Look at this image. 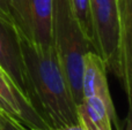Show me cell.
<instances>
[{"label":"cell","mask_w":132,"mask_h":130,"mask_svg":"<svg viewBox=\"0 0 132 130\" xmlns=\"http://www.w3.org/2000/svg\"><path fill=\"white\" fill-rule=\"evenodd\" d=\"M82 94L84 98L97 97L104 103L111 123H115L117 130L122 128L118 121L116 110L112 103L107 78V66L103 59L94 51H89L84 57L82 69Z\"/></svg>","instance_id":"obj_6"},{"label":"cell","mask_w":132,"mask_h":130,"mask_svg":"<svg viewBox=\"0 0 132 130\" xmlns=\"http://www.w3.org/2000/svg\"><path fill=\"white\" fill-rule=\"evenodd\" d=\"M0 130H5V124L0 121Z\"/></svg>","instance_id":"obj_12"},{"label":"cell","mask_w":132,"mask_h":130,"mask_svg":"<svg viewBox=\"0 0 132 130\" xmlns=\"http://www.w3.org/2000/svg\"><path fill=\"white\" fill-rule=\"evenodd\" d=\"M28 100L51 130L79 123L77 105L53 46H38L20 36Z\"/></svg>","instance_id":"obj_1"},{"label":"cell","mask_w":132,"mask_h":130,"mask_svg":"<svg viewBox=\"0 0 132 130\" xmlns=\"http://www.w3.org/2000/svg\"><path fill=\"white\" fill-rule=\"evenodd\" d=\"M128 99H132V0H129L121 44V77Z\"/></svg>","instance_id":"obj_7"},{"label":"cell","mask_w":132,"mask_h":130,"mask_svg":"<svg viewBox=\"0 0 132 130\" xmlns=\"http://www.w3.org/2000/svg\"><path fill=\"white\" fill-rule=\"evenodd\" d=\"M52 46L57 53L77 107L84 103V57L94 51L74 15L71 0H52Z\"/></svg>","instance_id":"obj_2"},{"label":"cell","mask_w":132,"mask_h":130,"mask_svg":"<svg viewBox=\"0 0 132 130\" xmlns=\"http://www.w3.org/2000/svg\"><path fill=\"white\" fill-rule=\"evenodd\" d=\"M74 15L84 31L85 36L93 47V23L90 14V0H71Z\"/></svg>","instance_id":"obj_8"},{"label":"cell","mask_w":132,"mask_h":130,"mask_svg":"<svg viewBox=\"0 0 132 130\" xmlns=\"http://www.w3.org/2000/svg\"><path fill=\"white\" fill-rule=\"evenodd\" d=\"M129 108H128V115L125 117L123 128L119 130H132V99H128Z\"/></svg>","instance_id":"obj_9"},{"label":"cell","mask_w":132,"mask_h":130,"mask_svg":"<svg viewBox=\"0 0 132 130\" xmlns=\"http://www.w3.org/2000/svg\"><path fill=\"white\" fill-rule=\"evenodd\" d=\"M5 130H35V129H28V128H20V129H18V128H15V127H12V126H8V127H6L5 128Z\"/></svg>","instance_id":"obj_11"},{"label":"cell","mask_w":132,"mask_h":130,"mask_svg":"<svg viewBox=\"0 0 132 130\" xmlns=\"http://www.w3.org/2000/svg\"><path fill=\"white\" fill-rule=\"evenodd\" d=\"M128 0H90L94 41L102 48L121 43Z\"/></svg>","instance_id":"obj_4"},{"label":"cell","mask_w":132,"mask_h":130,"mask_svg":"<svg viewBox=\"0 0 132 130\" xmlns=\"http://www.w3.org/2000/svg\"><path fill=\"white\" fill-rule=\"evenodd\" d=\"M56 130H86V128L84 127V124L81 122H79V123H75V124H67V126L60 127V128Z\"/></svg>","instance_id":"obj_10"},{"label":"cell","mask_w":132,"mask_h":130,"mask_svg":"<svg viewBox=\"0 0 132 130\" xmlns=\"http://www.w3.org/2000/svg\"><path fill=\"white\" fill-rule=\"evenodd\" d=\"M0 68L28 99L21 39L16 28L0 12ZM29 101V100H28Z\"/></svg>","instance_id":"obj_5"},{"label":"cell","mask_w":132,"mask_h":130,"mask_svg":"<svg viewBox=\"0 0 132 130\" xmlns=\"http://www.w3.org/2000/svg\"><path fill=\"white\" fill-rule=\"evenodd\" d=\"M0 12L28 41L52 46V0H0Z\"/></svg>","instance_id":"obj_3"}]
</instances>
